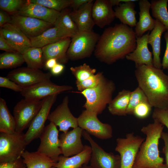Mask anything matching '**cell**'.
<instances>
[{"label": "cell", "instance_id": "cell-1", "mask_svg": "<svg viewBox=\"0 0 168 168\" xmlns=\"http://www.w3.org/2000/svg\"><path fill=\"white\" fill-rule=\"evenodd\" d=\"M137 37L132 28L122 23L106 28L100 36L94 50L96 58L111 64L125 58L137 46Z\"/></svg>", "mask_w": 168, "mask_h": 168}, {"label": "cell", "instance_id": "cell-2", "mask_svg": "<svg viewBox=\"0 0 168 168\" xmlns=\"http://www.w3.org/2000/svg\"><path fill=\"white\" fill-rule=\"evenodd\" d=\"M135 75L138 86L155 108L168 110V75L161 69L136 66Z\"/></svg>", "mask_w": 168, "mask_h": 168}, {"label": "cell", "instance_id": "cell-3", "mask_svg": "<svg viewBox=\"0 0 168 168\" xmlns=\"http://www.w3.org/2000/svg\"><path fill=\"white\" fill-rule=\"evenodd\" d=\"M163 128L164 125L156 120L142 128L141 131L146 138L140 147L133 168H160L164 164L158 149Z\"/></svg>", "mask_w": 168, "mask_h": 168}, {"label": "cell", "instance_id": "cell-4", "mask_svg": "<svg viewBox=\"0 0 168 168\" xmlns=\"http://www.w3.org/2000/svg\"><path fill=\"white\" fill-rule=\"evenodd\" d=\"M115 88L114 82L105 77L96 86L77 92L86 98L83 106L85 110L98 115L102 113L112 100Z\"/></svg>", "mask_w": 168, "mask_h": 168}, {"label": "cell", "instance_id": "cell-5", "mask_svg": "<svg viewBox=\"0 0 168 168\" xmlns=\"http://www.w3.org/2000/svg\"><path fill=\"white\" fill-rule=\"evenodd\" d=\"M100 37L92 31H79L71 38L67 52L68 59L76 60L90 57L95 50Z\"/></svg>", "mask_w": 168, "mask_h": 168}, {"label": "cell", "instance_id": "cell-6", "mask_svg": "<svg viewBox=\"0 0 168 168\" xmlns=\"http://www.w3.org/2000/svg\"><path fill=\"white\" fill-rule=\"evenodd\" d=\"M23 132L0 133V162L11 161L21 157L27 145Z\"/></svg>", "mask_w": 168, "mask_h": 168}, {"label": "cell", "instance_id": "cell-7", "mask_svg": "<svg viewBox=\"0 0 168 168\" xmlns=\"http://www.w3.org/2000/svg\"><path fill=\"white\" fill-rule=\"evenodd\" d=\"M144 140L133 133H127L124 138L116 139L115 150L120 157L121 168H133L140 147Z\"/></svg>", "mask_w": 168, "mask_h": 168}, {"label": "cell", "instance_id": "cell-8", "mask_svg": "<svg viewBox=\"0 0 168 168\" xmlns=\"http://www.w3.org/2000/svg\"><path fill=\"white\" fill-rule=\"evenodd\" d=\"M44 99L35 100L24 98L16 104L13 110L16 123V132H22L29 127L40 109Z\"/></svg>", "mask_w": 168, "mask_h": 168}, {"label": "cell", "instance_id": "cell-9", "mask_svg": "<svg viewBox=\"0 0 168 168\" xmlns=\"http://www.w3.org/2000/svg\"><path fill=\"white\" fill-rule=\"evenodd\" d=\"M82 136L88 141L91 148L90 165L94 168H121L119 155L107 152L101 147L88 133L83 130Z\"/></svg>", "mask_w": 168, "mask_h": 168}, {"label": "cell", "instance_id": "cell-10", "mask_svg": "<svg viewBox=\"0 0 168 168\" xmlns=\"http://www.w3.org/2000/svg\"><path fill=\"white\" fill-rule=\"evenodd\" d=\"M97 115L86 110L82 111L78 116V127L86 131L90 135L102 140L109 139L113 136L111 126L104 123L98 118Z\"/></svg>", "mask_w": 168, "mask_h": 168}, {"label": "cell", "instance_id": "cell-11", "mask_svg": "<svg viewBox=\"0 0 168 168\" xmlns=\"http://www.w3.org/2000/svg\"><path fill=\"white\" fill-rule=\"evenodd\" d=\"M59 131L52 122L45 127L40 137V143L37 151L46 155L57 162L62 154Z\"/></svg>", "mask_w": 168, "mask_h": 168}, {"label": "cell", "instance_id": "cell-12", "mask_svg": "<svg viewBox=\"0 0 168 168\" xmlns=\"http://www.w3.org/2000/svg\"><path fill=\"white\" fill-rule=\"evenodd\" d=\"M58 95L53 94L44 99L40 109L25 133V139L27 145L33 140L40 138L45 127V123L48 119L50 109Z\"/></svg>", "mask_w": 168, "mask_h": 168}, {"label": "cell", "instance_id": "cell-13", "mask_svg": "<svg viewBox=\"0 0 168 168\" xmlns=\"http://www.w3.org/2000/svg\"><path fill=\"white\" fill-rule=\"evenodd\" d=\"M50 72H44L40 69L23 67L13 70L7 74V77L23 88L37 83L50 80Z\"/></svg>", "mask_w": 168, "mask_h": 168}, {"label": "cell", "instance_id": "cell-14", "mask_svg": "<svg viewBox=\"0 0 168 168\" xmlns=\"http://www.w3.org/2000/svg\"><path fill=\"white\" fill-rule=\"evenodd\" d=\"M72 87L68 85H58L50 80L44 81L23 88L20 94L25 99L40 100L55 94L70 91Z\"/></svg>", "mask_w": 168, "mask_h": 168}, {"label": "cell", "instance_id": "cell-15", "mask_svg": "<svg viewBox=\"0 0 168 168\" xmlns=\"http://www.w3.org/2000/svg\"><path fill=\"white\" fill-rule=\"evenodd\" d=\"M10 23L18 27L29 39L36 37L54 25L37 18L14 14L10 17Z\"/></svg>", "mask_w": 168, "mask_h": 168}, {"label": "cell", "instance_id": "cell-16", "mask_svg": "<svg viewBox=\"0 0 168 168\" xmlns=\"http://www.w3.org/2000/svg\"><path fill=\"white\" fill-rule=\"evenodd\" d=\"M69 98L66 96L62 102L50 113L48 120L59 127V130L66 133L70 128L78 127L77 118L75 117L68 107Z\"/></svg>", "mask_w": 168, "mask_h": 168}, {"label": "cell", "instance_id": "cell-17", "mask_svg": "<svg viewBox=\"0 0 168 168\" xmlns=\"http://www.w3.org/2000/svg\"><path fill=\"white\" fill-rule=\"evenodd\" d=\"M83 130L79 127L60 135V148L62 154L66 157L77 154L84 149L81 138Z\"/></svg>", "mask_w": 168, "mask_h": 168}, {"label": "cell", "instance_id": "cell-18", "mask_svg": "<svg viewBox=\"0 0 168 168\" xmlns=\"http://www.w3.org/2000/svg\"><path fill=\"white\" fill-rule=\"evenodd\" d=\"M60 12L27 0L15 14L40 19L54 25Z\"/></svg>", "mask_w": 168, "mask_h": 168}, {"label": "cell", "instance_id": "cell-19", "mask_svg": "<svg viewBox=\"0 0 168 168\" xmlns=\"http://www.w3.org/2000/svg\"><path fill=\"white\" fill-rule=\"evenodd\" d=\"M0 32L11 46L22 54L32 47L30 39L18 27L11 23L5 24L0 29Z\"/></svg>", "mask_w": 168, "mask_h": 168}, {"label": "cell", "instance_id": "cell-20", "mask_svg": "<svg viewBox=\"0 0 168 168\" xmlns=\"http://www.w3.org/2000/svg\"><path fill=\"white\" fill-rule=\"evenodd\" d=\"M110 0H96L93 4L92 16L95 25L100 28L110 25L115 18Z\"/></svg>", "mask_w": 168, "mask_h": 168}, {"label": "cell", "instance_id": "cell-21", "mask_svg": "<svg viewBox=\"0 0 168 168\" xmlns=\"http://www.w3.org/2000/svg\"><path fill=\"white\" fill-rule=\"evenodd\" d=\"M149 34L148 32L141 37L137 38L136 48L125 57L127 60L134 62L135 66L143 65L153 66L152 53L148 47Z\"/></svg>", "mask_w": 168, "mask_h": 168}, {"label": "cell", "instance_id": "cell-22", "mask_svg": "<svg viewBox=\"0 0 168 168\" xmlns=\"http://www.w3.org/2000/svg\"><path fill=\"white\" fill-rule=\"evenodd\" d=\"M71 41V38L67 37L42 47L44 63L47 60L52 58L56 59L60 63H67L69 59L67 52Z\"/></svg>", "mask_w": 168, "mask_h": 168}, {"label": "cell", "instance_id": "cell-23", "mask_svg": "<svg viewBox=\"0 0 168 168\" xmlns=\"http://www.w3.org/2000/svg\"><path fill=\"white\" fill-rule=\"evenodd\" d=\"M93 0L86 3L77 10L70 12V16L79 31H92L95 24L92 16Z\"/></svg>", "mask_w": 168, "mask_h": 168}, {"label": "cell", "instance_id": "cell-24", "mask_svg": "<svg viewBox=\"0 0 168 168\" xmlns=\"http://www.w3.org/2000/svg\"><path fill=\"white\" fill-rule=\"evenodd\" d=\"M138 5L139 18L134 30L137 38L142 36L147 31H152L156 24V19H153L150 13L151 3L147 0H140Z\"/></svg>", "mask_w": 168, "mask_h": 168}, {"label": "cell", "instance_id": "cell-25", "mask_svg": "<svg viewBox=\"0 0 168 168\" xmlns=\"http://www.w3.org/2000/svg\"><path fill=\"white\" fill-rule=\"evenodd\" d=\"M71 35L62 28L55 26L46 30L39 36L30 39L32 47L42 48L43 47Z\"/></svg>", "mask_w": 168, "mask_h": 168}, {"label": "cell", "instance_id": "cell-26", "mask_svg": "<svg viewBox=\"0 0 168 168\" xmlns=\"http://www.w3.org/2000/svg\"><path fill=\"white\" fill-rule=\"evenodd\" d=\"M91 146L85 145L80 153L70 157L60 156L53 168H80L90 161L91 154Z\"/></svg>", "mask_w": 168, "mask_h": 168}, {"label": "cell", "instance_id": "cell-27", "mask_svg": "<svg viewBox=\"0 0 168 168\" xmlns=\"http://www.w3.org/2000/svg\"><path fill=\"white\" fill-rule=\"evenodd\" d=\"M156 20L155 26L149 35L148 42L151 46L152 49L153 66L161 69L162 63L160 57L161 38L162 34L167 29L158 19H156Z\"/></svg>", "mask_w": 168, "mask_h": 168}, {"label": "cell", "instance_id": "cell-28", "mask_svg": "<svg viewBox=\"0 0 168 168\" xmlns=\"http://www.w3.org/2000/svg\"><path fill=\"white\" fill-rule=\"evenodd\" d=\"M138 0L130 1L120 3L114 8L115 18L118 19L121 23L132 28L135 27L137 21L134 2Z\"/></svg>", "mask_w": 168, "mask_h": 168}, {"label": "cell", "instance_id": "cell-29", "mask_svg": "<svg viewBox=\"0 0 168 168\" xmlns=\"http://www.w3.org/2000/svg\"><path fill=\"white\" fill-rule=\"evenodd\" d=\"M21 157L26 168H51L56 162L48 156L38 151H25Z\"/></svg>", "mask_w": 168, "mask_h": 168}, {"label": "cell", "instance_id": "cell-30", "mask_svg": "<svg viewBox=\"0 0 168 168\" xmlns=\"http://www.w3.org/2000/svg\"><path fill=\"white\" fill-rule=\"evenodd\" d=\"M131 91L123 89L112 99L108 107L110 113L113 115L126 116Z\"/></svg>", "mask_w": 168, "mask_h": 168}, {"label": "cell", "instance_id": "cell-31", "mask_svg": "<svg viewBox=\"0 0 168 168\" xmlns=\"http://www.w3.org/2000/svg\"><path fill=\"white\" fill-rule=\"evenodd\" d=\"M16 132V123L4 99L0 98V132L12 133Z\"/></svg>", "mask_w": 168, "mask_h": 168}, {"label": "cell", "instance_id": "cell-32", "mask_svg": "<svg viewBox=\"0 0 168 168\" xmlns=\"http://www.w3.org/2000/svg\"><path fill=\"white\" fill-rule=\"evenodd\" d=\"M22 56L27 67L40 69L44 67L42 48L32 47L26 50Z\"/></svg>", "mask_w": 168, "mask_h": 168}, {"label": "cell", "instance_id": "cell-33", "mask_svg": "<svg viewBox=\"0 0 168 168\" xmlns=\"http://www.w3.org/2000/svg\"><path fill=\"white\" fill-rule=\"evenodd\" d=\"M168 0H152L151 7L152 16L158 19L168 30Z\"/></svg>", "mask_w": 168, "mask_h": 168}, {"label": "cell", "instance_id": "cell-34", "mask_svg": "<svg viewBox=\"0 0 168 168\" xmlns=\"http://www.w3.org/2000/svg\"><path fill=\"white\" fill-rule=\"evenodd\" d=\"M70 12L67 8L61 11L54 25L62 28L72 37L78 32L79 30L70 16Z\"/></svg>", "mask_w": 168, "mask_h": 168}, {"label": "cell", "instance_id": "cell-35", "mask_svg": "<svg viewBox=\"0 0 168 168\" xmlns=\"http://www.w3.org/2000/svg\"><path fill=\"white\" fill-rule=\"evenodd\" d=\"M24 62L22 54L17 52H5L0 55V69L16 68Z\"/></svg>", "mask_w": 168, "mask_h": 168}, {"label": "cell", "instance_id": "cell-36", "mask_svg": "<svg viewBox=\"0 0 168 168\" xmlns=\"http://www.w3.org/2000/svg\"><path fill=\"white\" fill-rule=\"evenodd\" d=\"M70 70L75 77L76 82H82L95 74L96 70L86 63L78 66L71 67Z\"/></svg>", "mask_w": 168, "mask_h": 168}, {"label": "cell", "instance_id": "cell-37", "mask_svg": "<svg viewBox=\"0 0 168 168\" xmlns=\"http://www.w3.org/2000/svg\"><path fill=\"white\" fill-rule=\"evenodd\" d=\"M29 0L31 2L37 3L59 12L70 6L72 2V0Z\"/></svg>", "mask_w": 168, "mask_h": 168}, {"label": "cell", "instance_id": "cell-38", "mask_svg": "<svg viewBox=\"0 0 168 168\" xmlns=\"http://www.w3.org/2000/svg\"><path fill=\"white\" fill-rule=\"evenodd\" d=\"M147 101L148 100L145 94L140 88L138 86L131 92L127 114H133L134 109L138 104Z\"/></svg>", "mask_w": 168, "mask_h": 168}, {"label": "cell", "instance_id": "cell-39", "mask_svg": "<svg viewBox=\"0 0 168 168\" xmlns=\"http://www.w3.org/2000/svg\"><path fill=\"white\" fill-rule=\"evenodd\" d=\"M104 77L102 72H98L83 81L76 82L77 87L79 92L94 88L97 86Z\"/></svg>", "mask_w": 168, "mask_h": 168}, {"label": "cell", "instance_id": "cell-40", "mask_svg": "<svg viewBox=\"0 0 168 168\" xmlns=\"http://www.w3.org/2000/svg\"><path fill=\"white\" fill-rule=\"evenodd\" d=\"M25 2L22 0H0V7L8 13L14 14L20 10Z\"/></svg>", "mask_w": 168, "mask_h": 168}, {"label": "cell", "instance_id": "cell-41", "mask_svg": "<svg viewBox=\"0 0 168 168\" xmlns=\"http://www.w3.org/2000/svg\"><path fill=\"white\" fill-rule=\"evenodd\" d=\"M152 107L148 101L142 102L135 108L133 114L139 119L146 118L150 114Z\"/></svg>", "mask_w": 168, "mask_h": 168}, {"label": "cell", "instance_id": "cell-42", "mask_svg": "<svg viewBox=\"0 0 168 168\" xmlns=\"http://www.w3.org/2000/svg\"><path fill=\"white\" fill-rule=\"evenodd\" d=\"M152 117L154 120L165 126L168 129V110L155 108Z\"/></svg>", "mask_w": 168, "mask_h": 168}, {"label": "cell", "instance_id": "cell-43", "mask_svg": "<svg viewBox=\"0 0 168 168\" xmlns=\"http://www.w3.org/2000/svg\"><path fill=\"white\" fill-rule=\"evenodd\" d=\"M0 86L12 90L16 92H21L23 88L7 77H0Z\"/></svg>", "mask_w": 168, "mask_h": 168}, {"label": "cell", "instance_id": "cell-44", "mask_svg": "<svg viewBox=\"0 0 168 168\" xmlns=\"http://www.w3.org/2000/svg\"><path fill=\"white\" fill-rule=\"evenodd\" d=\"M0 168H26V167L21 157L14 161L0 162Z\"/></svg>", "mask_w": 168, "mask_h": 168}, {"label": "cell", "instance_id": "cell-45", "mask_svg": "<svg viewBox=\"0 0 168 168\" xmlns=\"http://www.w3.org/2000/svg\"><path fill=\"white\" fill-rule=\"evenodd\" d=\"M0 49L6 52H17L6 40L1 32H0Z\"/></svg>", "mask_w": 168, "mask_h": 168}, {"label": "cell", "instance_id": "cell-46", "mask_svg": "<svg viewBox=\"0 0 168 168\" xmlns=\"http://www.w3.org/2000/svg\"><path fill=\"white\" fill-rule=\"evenodd\" d=\"M164 38L166 42V49L161 63L162 68L164 69L168 70V30L165 32Z\"/></svg>", "mask_w": 168, "mask_h": 168}, {"label": "cell", "instance_id": "cell-47", "mask_svg": "<svg viewBox=\"0 0 168 168\" xmlns=\"http://www.w3.org/2000/svg\"><path fill=\"white\" fill-rule=\"evenodd\" d=\"M161 138L164 142V145L162 149V152L165 157L166 165L168 168V133L163 132Z\"/></svg>", "mask_w": 168, "mask_h": 168}, {"label": "cell", "instance_id": "cell-48", "mask_svg": "<svg viewBox=\"0 0 168 168\" xmlns=\"http://www.w3.org/2000/svg\"><path fill=\"white\" fill-rule=\"evenodd\" d=\"M91 0H72V2L71 5L73 9V11L78 9L81 7L85 3H87Z\"/></svg>", "mask_w": 168, "mask_h": 168}, {"label": "cell", "instance_id": "cell-49", "mask_svg": "<svg viewBox=\"0 0 168 168\" xmlns=\"http://www.w3.org/2000/svg\"><path fill=\"white\" fill-rule=\"evenodd\" d=\"M64 67V66L63 64L58 63L50 69V73L53 75H58L63 72Z\"/></svg>", "mask_w": 168, "mask_h": 168}, {"label": "cell", "instance_id": "cell-50", "mask_svg": "<svg viewBox=\"0 0 168 168\" xmlns=\"http://www.w3.org/2000/svg\"><path fill=\"white\" fill-rule=\"evenodd\" d=\"M58 61L55 58H50L47 60L44 63V67L46 69H51L57 63Z\"/></svg>", "mask_w": 168, "mask_h": 168}, {"label": "cell", "instance_id": "cell-51", "mask_svg": "<svg viewBox=\"0 0 168 168\" xmlns=\"http://www.w3.org/2000/svg\"><path fill=\"white\" fill-rule=\"evenodd\" d=\"M10 18L9 17L3 12H0V26L1 27L7 23H10Z\"/></svg>", "mask_w": 168, "mask_h": 168}, {"label": "cell", "instance_id": "cell-52", "mask_svg": "<svg viewBox=\"0 0 168 168\" xmlns=\"http://www.w3.org/2000/svg\"><path fill=\"white\" fill-rule=\"evenodd\" d=\"M113 6L117 5L118 6L121 2H126L131 0H110Z\"/></svg>", "mask_w": 168, "mask_h": 168}, {"label": "cell", "instance_id": "cell-53", "mask_svg": "<svg viewBox=\"0 0 168 168\" xmlns=\"http://www.w3.org/2000/svg\"><path fill=\"white\" fill-rule=\"evenodd\" d=\"M80 168H94L90 165L88 166L87 165H84Z\"/></svg>", "mask_w": 168, "mask_h": 168}, {"label": "cell", "instance_id": "cell-54", "mask_svg": "<svg viewBox=\"0 0 168 168\" xmlns=\"http://www.w3.org/2000/svg\"><path fill=\"white\" fill-rule=\"evenodd\" d=\"M160 168H168L165 164H164Z\"/></svg>", "mask_w": 168, "mask_h": 168}, {"label": "cell", "instance_id": "cell-55", "mask_svg": "<svg viewBox=\"0 0 168 168\" xmlns=\"http://www.w3.org/2000/svg\"><path fill=\"white\" fill-rule=\"evenodd\" d=\"M53 168V167H52V168Z\"/></svg>", "mask_w": 168, "mask_h": 168}]
</instances>
